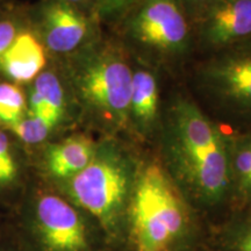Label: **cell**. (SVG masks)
Wrapping results in <instances>:
<instances>
[{
  "label": "cell",
  "instance_id": "cell-1",
  "mask_svg": "<svg viewBox=\"0 0 251 251\" xmlns=\"http://www.w3.org/2000/svg\"><path fill=\"white\" fill-rule=\"evenodd\" d=\"M159 127L161 162L188 202L213 207L229 199L231 139L180 96L166 108Z\"/></svg>",
  "mask_w": 251,
  "mask_h": 251
},
{
  "label": "cell",
  "instance_id": "cell-2",
  "mask_svg": "<svg viewBox=\"0 0 251 251\" xmlns=\"http://www.w3.org/2000/svg\"><path fill=\"white\" fill-rule=\"evenodd\" d=\"M190 202L162 162H139L126 233L134 251H181L192 235Z\"/></svg>",
  "mask_w": 251,
  "mask_h": 251
},
{
  "label": "cell",
  "instance_id": "cell-3",
  "mask_svg": "<svg viewBox=\"0 0 251 251\" xmlns=\"http://www.w3.org/2000/svg\"><path fill=\"white\" fill-rule=\"evenodd\" d=\"M69 87L92 120L117 133L129 128L133 68L113 43L93 41L67 57Z\"/></svg>",
  "mask_w": 251,
  "mask_h": 251
},
{
  "label": "cell",
  "instance_id": "cell-4",
  "mask_svg": "<svg viewBox=\"0 0 251 251\" xmlns=\"http://www.w3.org/2000/svg\"><path fill=\"white\" fill-rule=\"evenodd\" d=\"M137 166L139 162L124 144L106 139L97 144L89 165L64 181L72 202L93 216L112 238L126 233Z\"/></svg>",
  "mask_w": 251,
  "mask_h": 251
},
{
  "label": "cell",
  "instance_id": "cell-5",
  "mask_svg": "<svg viewBox=\"0 0 251 251\" xmlns=\"http://www.w3.org/2000/svg\"><path fill=\"white\" fill-rule=\"evenodd\" d=\"M122 18L126 39L159 61L183 57L192 45L191 18L181 0H136Z\"/></svg>",
  "mask_w": 251,
  "mask_h": 251
},
{
  "label": "cell",
  "instance_id": "cell-6",
  "mask_svg": "<svg viewBox=\"0 0 251 251\" xmlns=\"http://www.w3.org/2000/svg\"><path fill=\"white\" fill-rule=\"evenodd\" d=\"M29 15L31 29L52 54L68 57L96 41L97 19L61 0H41Z\"/></svg>",
  "mask_w": 251,
  "mask_h": 251
},
{
  "label": "cell",
  "instance_id": "cell-7",
  "mask_svg": "<svg viewBox=\"0 0 251 251\" xmlns=\"http://www.w3.org/2000/svg\"><path fill=\"white\" fill-rule=\"evenodd\" d=\"M199 81L226 108L251 120V42L207 61L199 70Z\"/></svg>",
  "mask_w": 251,
  "mask_h": 251
},
{
  "label": "cell",
  "instance_id": "cell-8",
  "mask_svg": "<svg viewBox=\"0 0 251 251\" xmlns=\"http://www.w3.org/2000/svg\"><path fill=\"white\" fill-rule=\"evenodd\" d=\"M35 220L46 251H90V237L76 206L54 193H42L35 202Z\"/></svg>",
  "mask_w": 251,
  "mask_h": 251
},
{
  "label": "cell",
  "instance_id": "cell-9",
  "mask_svg": "<svg viewBox=\"0 0 251 251\" xmlns=\"http://www.w3.org/2000/svg\"><path fill=\"white\" fill-rule=\"evenodd\" d=\"M193 21L207 49L220 52L251 42V0H215Z\"/></svg>",
  "mask_w": 251,
  "mask_h": 251
},
{
  "label": "cell",
  "instance_id": "cell-10",
  "mask_svg": "<svg viewBox=\"0 0 251 251\" xmlns=\"http://www.w3.org/2000/svg\"><path fill=\"white\" fill-rule=\"evenodd\" d=\"M159 86L156 75L140 67L133 70L129 99V128L147 139L159 129Z\"/></svg>",
  "mask_w": 251,
  "mask_h": 251
},
{
  "label": "cell",
  "instance_id": "cell-11",
  "mask_svg": "<svg viewBox=\"0 0 251 251\" xmlns=\"http://www.w3.org/2000/svg\"><path fill=\"white\" fill-rule=\"evenodd\" d=\"M47 50L28 26L0 57V72L14 84L31 83L46 69Z\"/></svg>",
  "mask_w": 251,
  "mask_h": 251
},
{
  "label": "cell",
  "instance_id": "cell-12",
  "mask_svg": "<svg viewBox=\"0 0 251 251\" xmlns=\"http://www.w3.org/2000/svg\"><path fill=\"white\" fill-rule=\"evenodd\" d=\"M97 142L85 134H75L50 144L45 152L48 174L64 183L89 165L97 149Z\"/></svg>",
  "mask_w": 251,
  "mask_h": 251
},
{
  "label": "cell",
  "instance_id": "cell-13",
  "mask_svg": "<svg viewBox=\"0 0 251 251\" xmlns=\"http://www.w3.org/2000/svg\"><path fill=\"white\" fill-rule=\"evenodd\" d=\"M68 112V96L61 77L52 70H43L31 81L27 98V113L58 128Z\"/></svg>",
  "mask_w": 251,
  "mask_h": 251
},
{
  "label": "cell",
  "instance_id": "cell-14",
  "mask_svg": "<svg viewBox=\"0 0 251 251\" xmlns=\"http://www.w3.org/2000/svg\"><path fill=\"white\" fill-rule=\"evenodd\" d=\"M229 199L240 211L251 206V134L231 139Z\"/></svg>",
  "mask_w": 251,
  "mask_h": 251
},
{
  "label": "cell",
  "instance_id": "cell-15",
  "mask_svg": "<svg viewBox=\"0 0 251 251\" xmlns=\"http://www.w3.org/2000/svg\"><path fill=\"white\" fill-rule=\"evenodd\" d=\"M30 9L21 5L6 2L0 6V57L17 35L30 26Z\"/></svg>",
  "mask_w": 251,
  "mask_h": 251
},
{
  "label": "cell",
  "instance_id": "cell-16",
  "mask_svg": "<svg viewBox=\"0 0 251 251\" xmlns=\"http://www.w3.org/2000/svg\"><path fill=\"white\" fill-rule=\"evenodd\" d=\"M27 113V98L14 83H0V125L11 129Z\"/></svg>",
  "mask_w": 251,
  "mask_h": 251
},
{
  "label": "cell",
  "instance_id": "cell-17",
  "mask_svg": "<svg viewBox=\"0 0 251 251\" xmlns=\"http://www.w3.org/2000/svg\"><path fill=\"white\" fill-rule=\"evenodd\" d=\"M55 128L48 122L35 115L26 113V115L11 128V131L21 142L35 146L48 139Z\"/></svg>",
  "mask_w": 251,
  "mask_h": 251
},
{
  "label": "cell",
  "instance_id": "cell-18",
  "mask_svg": "<svg viewBox=\"0 0 251 251\" xmlns=\"http://www.w3.org/2000/svg\"><path fill=\"white\" fill-rule=\"evenodd\" d=\"M224 251H251V206L242 209L229 228Z\"/></svg>",
  "mask_w": 251,
  "mask_h": 251
},
{
  "label": "cell",
  "instance_id": "cell-19",
  "mask_svg": "<svg viewBox=\"0 0 251 251\" xmlns=\"http://www.w3.org/2000/svg\"><path fill=\"white\" fill-rule=\"evenodd\" d=\"M19 169L13 147L6 131L0 129V186H8L18 178Z\"/></svg>",
  "mask_w": 251,
  "mask_h": 251
},
{
  "label": "cell",
  "instance_id": "cell-20",
  "mask_svg": "<svg viewBox=\"0 0 251 251\" xmlns=\"http://www.w3.org/2000/svg\"><path fill=\"white\" fill-rule=\"evenodd\" d=\"M136 0H92L97 20H113L122 18Z\"/></svg>",
  "mask_w": 251,
  "mask_h": 251
},
{
  "label": "cell",
  "instance_id": "cell-21",
  "mask_svg": "<svg viewBox=\"0 0 251 251\" xmlns=\"http://www.w3.org/2000/svg\"><path fill=\"white\" fill-rule=\"evenodd\" d=\"M213 1H215V0H181L191 20H193L194 18L198 17Z\"/></svg>",
  "mask_w": 251,
  "mask_h": 251
},
{
  "label": "cell",
  "instance_id": "cell-22",
  "mask_svg": "<svg viewBox=\"0 0 251 251\" xmlns=\"http://www.w3.org/2000/svg\"><path fill=\"white\" fill-rule=\"evenodd\" d=\"M61 1H64V2H67V4H70L72 6H75V7L79 8L80 11L85 12V13L94 17L92 0H61ZM94 18H96V17H94Z\"/></svg>",
  "mask_w": 251,
  "mask_h": 251
},
{
  "label": "cell",
  "instance_id": "cell-23",
  "mask_svg": "<svg viewBox=\"0 0 251 251\" xmlns=\"http://www.w3.org/2000/svg\"><path fill=\"white\" fill-rule=\"evenodd\" d=\"M6 2H8L7 0H0V6H2L4 4H6Z\"/></svg>",
  "mask_w": 251,
  "mask_h": 251
}]
</instances>
